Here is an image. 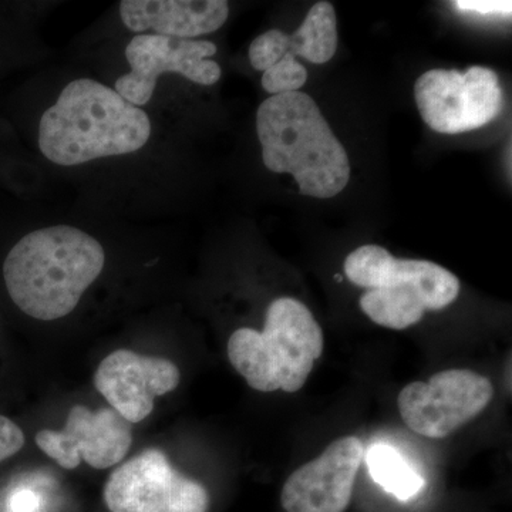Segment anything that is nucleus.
I'll return each instance as SVG.
<instances>
[{
  "instance_id": "nucleus-1",
  "label": "nucleus",
  "mask_w": 512,
  "mask_h": 512,
  "mask_svg": "<svg viewBox=\"0 0 512 512\" xmlns=\"http://www.w3.org/2000/svg\"><path fill=\"white\" fill-rule=\"evenodd\" d=\"M104 264V249L92 235L55 225L30 232L10 249L3 278L20 311L49 322L76 309Z\"/></svg>"
},
{
  "instance_id": "nucleus-2",
  "label": "nucleus",
  "mask_w": 512,
  "mask_h": 512,
  "mask_svg": "<svg viewBox=\"0 0 512 512\" xmlns=\"http://www.w3.org/2000/svg\"><path fill=\"white\" fill-rule=\"evenodd\" d=\"M150 137L146 111L92 79L67 84L39 124L40 151L63 167L134 153Z\"/></svg>"
},
{
  "instance_id": "nucleus-3",
  "label": "nucleus",
  "mask_w": 512,
  "mask_h": 512,
  "mask_svg": "<svg viewBox=\"0 0 512 512\" xmlns=\"http://www.w3.org/2000/svg\"><path fill=\"white\" fill-rule=\"evenodd\" d=\"M256 133L265 167L291 174L302 195L328 200L348 187V151L309 94L268 97L256 111Z\"/></svg>"
},
{
  "instance_id": "nucleus-4",
  "label": "nucleus",
  "mask_w": 512,
  "mask_h": 512,
  "mask_svg": "<svg viewBox=\"0 0 512 512\" xmlns=\"http://www.w3.org/2000/svg\"><path fill=\"white\" fill-rule=\"evenodd\" d=\"M346 278L366 289L363 313L383 328L404 330L426 311H441L456 301L460 281L448 269L424 259H399L379 245H363L345 259Z\"/></svg>"
},
{
  "instance_id": "nucleus-5",
  "label": "nucleus",
  "mask_w": 512,
  "mask_h": 512,
  "mask_svg": "<svg viewBox=\"0 0 512 512\" xmlns=\"http://www.w3.org/2000/svg\"><path fill=\"white\" fill-rule=\"evenodd\" d=\"M322 328L305 303L278 298L266 311L262 332L241 328L228 340V359L249 386L262 393H296L322 356Z\"/></svg>"
},
{
  "instance_id": "nucleus-6",
  "label": "nucleus",
  "mask_w": 512,
  "mask_h": 512,
  "mask_svg": "<svg viewBox=\"0 0 512 512\" xmlns=\"http://www.w3.org/2000/svg\"><path fill=\"white\" fill-rule=\"evenodd\" d=\"M414 99L421 119L440 134L487 126L504 107L498 74L484 66H471L467 72L429 70L414 84Z\"/></svg>"
},
{
  "instance_id": "nucleus-7",
  "label": "nucleus",
  "mask_w": 512,
  "mask_h": 512,
  "mask_svg": "<svg viewBox=\"0 0 512 512\" xmlns=\"http://www.w3.org/2000/svg\"><path fill=\"white\" fill-rule=\"evenodd\" d=\"M493 396V383L487 377L473 370L450 369L436 373L427 382L407 384L397 406L410 430L440 440L476 419Z\"/></svg>"
},
{
  "instance_id": "nucleus-8",
  "label": "nucleus",
  "mask_w": 512,
  "mask_h": 512,
  "mask_svg": "<svg viewBox=\"0 0 512 512\" xmlns=\"http://www.w3.org/2000/svg\"><path fill=\"white\" fill-rule=\"evenodd\" d=\"M111 512H208L210 495L156 448L131 458L104 485Z\"/></svg>"
},
{
  "instance_id": "nucleus-9",
  "label": "nucleus",
  "mask_w": 512,
  "mask_h": 512,
  "mask_svg": "<svg viewBox=\"0 0 512 512\" xmlns=\"http://www.w3.org/2000/svg\"><path fill=\"white\" fill-rule=\"evenodd\" d=\"M217 52V45L208 40L138 35L126 49L130 73L117 80L114 90L133 106L143 107L154 96L163 73H178L190 82L212 86L222 74L220 64L210 59Z\"/></svg>"
},
{
  "instance_id": "nucleus-10",
  "label": "nucleus",
  "mask_w": 512,
  "mask_h": 512,
  "mask_svg": "<svg viewBox=\"0 0 512 512\" xmlns=\"http://www.w3.org/2000/svg\"><path fill=\"white\" fill-rule=\"evenodd\" d=\"M133 443L130 423L116 410L90 412L77 404L70 410L64 429L40 430L36 444L60 467L74 470L82 460L96 470L121 463Z\"/></svg>"
},
{
  "instance_id": "nucleus-11",
  "label": "nucleus",
  "mask_w": 512,
  "mask_h": 512,
  "mask_svg": "<svg viewBox=\"0 0 512 512\" xmlns=\"http://www.w3.org/2000/svg\"><path fill=\"white\" fill-rule=\"evenodd\" d=\"M362 458L363 444L357 437L333 441L289 476L282 488V507L286 512H345Z\"/></svg>"
},
{
  "instance_id": "nucleus-12",
  "label": "nucleus",
  "mask_w": 512,
  "mask_h": 512,
  "mask_svg": "<svg viewBox=\"0 0 512 512\" xmlns=\"http://www.w3.org/2000/svg\"><path fill=\"white\" fill-rule=\"evenodd\" d=\"M180 379L170 360L120 349L100 363L94 384L123 419L140 423L153 412L154 399L177 389Z\"/></svg>"
},
{
  "instance_id": "nucleus-13",
  "label": "nucleus",
  "mask_w": 512,
  "mask_h": 512,
  "mask_svg": "<svg viewBox=\"0 0 512 512\" xmlns=\"http://www.w3.org/2000/svg\"><path fill=\"white\" fill-rule=\"evenodd\" d=\"M120 16L131 32L194 39L217 32L229 16L227 0H123Z\"/></svg>"
},
{
  "instance_id": "nucleus-14",
  "label": "nucleus",
  "mask_w": 512,
  "mask_h": 512,
  "mask_svg": "<svg viewBox=\"0 0 512 512\" xmlns=\"http://www.w3.org/2000/svg\"><path fill=\"white\" fill-rule=\"evenodd\" d=\"M338 49V20L332 3L318 2L306 15L301 28L286 40V50L313 64L328 63Z\"/></svg>"
},
{
  "instance_id": "nucleus-15",
  "label": "nucleus",
  "mask_w": 512,
  "mask_h": 512,
  "mask_svg": "<svg viewBox=\"0 0 512 512\" xmlns=\"http://www.w3.org/2000/svg\"><path fill=\"white\" fill-rule=\"evenodd\" d=\"M370 476L397 500L409 501L423 490L424 478L389 444H375L366 454Z\"/></svg>"
},
{
  "instance_id": "nucleus-16",
  "label": "nucleus",
  "mask_w": 512,
  "mask_h": 512,
  "mask_svg": "<svg viewBox=\"0 0 512 512\" xmlns=\"http://www.w3.org/2000/svg\"><path fill=\"white\" fill-rule=\"evenodd\" d=\"M308 82V70L291 53H286L278 63L262 74V87L272 96L301 92Z\"/></svg>"
},
{
  "instance_id": "nucleus-17",
  "label": "nucleus",
  "mask_w": 512,
  "mask_h": 512,
  "mask_svg": "<svg viewBox=\"0 0 512 512\" xmlns=\"http://www.w3.org/2000/svg\"><path fill=\"white\" fill-rule=\"evenodd\" d=\"M288 35L282 30L272 29L256 37L249 47V62L258 72H266L288 53Z\"/></svg>"
},
{
  "instance_id": "nucleus-18",
  "label": "nucleus",
  "mask_w": 512,
  "mask_h": 512,
  "mask_svg": "<svg viewBox=\"0 0 512 512\" xmlns=\"http://www.w3.org/2000/svg\"><path fill=\"white\" fill-rule=\"evenodd\" d=\"M25 446V434L18 424L0 414V463L15 456Z\"/></svg>"
},
{
  "instance_id": "nucleus-19",
  "label": "nucleus",
  "mask_w": 512,
  "mask_h": 512,
  "mask_svg": "<svg viewBox=\"0 0 512 512\" xmlns=\"http://www.w3.org/2000/svg\"><path fill=\"white\" fill-rule=\"evenodd\" d=\"M461 12L478 13L483 16H504L510 18L512 3L495 0H458L453 3Z\"/></svg>"
},
{
  "instance_id": "nucleus-20",
  "label": "nucleus",
  "mask_w": 512,
  "mask_h": 512,
  "mask_svg": "<svg viewBox=\"0 0 512 512\" xmlns=\"http://www.w3.org/2000/svg\"><path fill=\"white\" fill-rule=\"evenodd\" d=\"M37 500L35 494L29 491H23L13 498V511L15 512H35Z\"/></svg>"
}]
</instances>
